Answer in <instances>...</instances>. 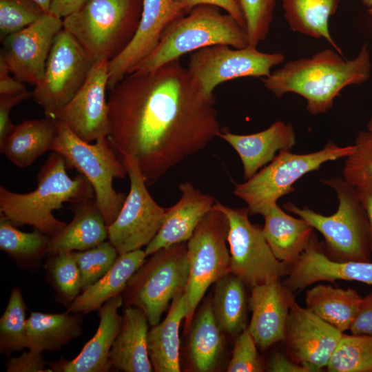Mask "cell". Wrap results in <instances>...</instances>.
<instances>
[{"instance_id":"30","label":"cell","mask_w":372,"mask_h":372,"mask_svg":"<svg viewBox=\"0 0 372 372\" xmlns=\"http://www.w3.org/2000/svg\"><path fill=\"white\" fill-rule=\"evenodd\" d=\"M83 332L79 313L32 311L27 319V347L43 353L56 351L79 338Z\"/></svg>"},{"instance_id":"29","label":"cell","mask_w":372,"mask_h":372,"mask_svg":"<svg viewBox=\"0 0 372 372\" xmlns=\"http://www.w3.org/2000/svg\"><path fill=\"white\" fill-rule=\"evenodd\" d=\"M56 132L55 121L50 117L25 121L15 125L0 143V152L14 165L27 167L51 150Z\"/></svg>"},{"instance_id":"23","label":"cell","mask_w":372,"mask_h":372,"mask_svg":"<svg viewBox=\"0 0 372 372\" xmlns=\"http://www.w3.org/2000/svg\"><path fill=\"white\" fill-rule=\"evenodd\" d=\"M218 136L238 153L242 163L245 180L270 163L278 151L291 150L296 143L293 127L282 121H277L268 128L251 134H236L221 130Z\"/></svg>"},{"instance_id":"37","label":"cell","mask_w":372,"mask_h":372,"mask_svg":"<svg viewBox=\"0 0 372 372\" xmlns=\"http://www.w3.org/2000/svg\"><path fill=\"white\" fill-rule=\"evenodd\" d=\"M50 236L35 229L30 233L21 231L1 216L0 249L21 260H35L47 254Z\"/></svg>"},{"instance_id":"52","label":"cell","mask_w":372,"mask_h":372,"mask_svg":"<svg viewBox=\"0 0 372 372\" xmlns=\"http://www.w3.org/2000/svg\"><path fill=\"white\" fill-rule=\"evenodd\" d=\"M37 3L45 13H48L50 10V6L51 0H32Z\"/></svg>"},{"instance_id":"28","label":"cell","mask_w":372,"mask_h":372,"mask_svg":"<svg viewBox=\"0 0 372 372\" xmlns=\"http://www.w3.org/2000/svg\"><path fill=\"white\" fill-rule=\"evenodd\" d=\"M187 314L183 291L172 300L165 319L148 331V353L154 371H180L179 329Z\"/></svg>"},{"instance_id":"14","label":"cell","mask_w":372,"mask_h":372,"mask_svg":"<svg viewBox=\"0 0 372 372\" xmlns=\"http://www.w3.org/2000/svg\"><path fill=\"white\" fill-rule=\"evenodd\" d=\"M94 63L63 28L56 35L44 74L32 96L48 115L66 105L85 82Z\"/></svg>"},{"instance_id":"42","label":"cell","mask_w":372,"mask_h":372,"mask_svg":"<svg viewBox=\"0 0 372 372\" xmlns=\"http://www.w3.org/2000/svg\"><path fill=\"white\" fill-rule=\"evenodd\" d=\"M354 145L355 151L346 158L343 178L355 185L372 178V138L368 132H360Z\"/></svg>"},{"instance_id":"26","label":"cell","mask_w":372,"mask_h":372,"mask_svg":"<svg viewBox=\"0 0 372 372\" xmlns=\"http://www.w3.org/2000/svg\"><path fill=\"white\" fill-rule=\"evenodd\" d=\"M147 256L141 249L118 254L111 269L83 291L70 304V313L87 314L99 310L110 299L121 294L132 275Z\"/></svg>"},{"instance_id":"25","label":"cell","mask_w":372,"mask_h":372,"mask_svg":"<svg viewBox=\"0 0 372 372\" xmlns=\"http://www.w3.org/2000/svg\"><path fill=\"white\" fill-rule=\"evenodd\" d=\"M74 217L56 234L50 236L47 254L84 251L108 238L107 226L92 198L76 203Z\"/></svg>"},{"instance_id":"47","label":"cell","mask_w":372,"mask_h":372,"mask_svg":"<svg viewBox=\"0 0 372 372\" xmlns=\"http://www.w3.org/2000/svg\"><path fill=\"white\" fill-rule=\"evenodd\" d=\"M349 330L354 335H372V291L362 298L360 310Z\"/></svg>"},{"instance_id":"6","label":"cell","mask_w":372,"mask_h":372,"mask_svg":"<svg viewBox=\"0 0 372 372\" xmlns=\"http://www.w3.org/2000/svg\"><path fill=\"white\" fill-rule=\"evenodd\" d=\"M143 0H88L63 19V28L81 45L93 63L113 59L132 41Z\"/></svg>"},{"instance_id":"50","label":"cell","mask_w":372,"mask_h":372,"mask_svg":"<svg viewBox=\"0 0 372 372\" xmlns=\"http://www.w3.org/2000/svg\"><path fill=\"white\" fill-rule=\"evenodd\" d=\"M267 371L271 372H309L303 366L287 358L280 353H273L267 364Z\"/></svg>"},{"instance_id":"3","label":"cell","mask_w":372,"mask_h":372,"mask_svg":"<svg viewBox=\"0 0 372 372\" xmlns=\"http://www.w3.org/2000/svg\"><path fill=\"white\" fill-rule=\"evenodd\" d=\"M67 163L59 154L52 152L37 174V187L29 193L12 192L0 187V211L15 225H28L52 236L66 223L57 219L53 211L65 202L77 203L93 198L92 186L81 174L70 178Z\"/></svg>"},{"instance_id":"20","label":"cell","mask_w":372,"mask_h":372,"mask_svg":"<svg viewBox=\"0 0 372 372\" xmlns=\"http://www.w3.org/2000/svg\"><path fill=\"white\" fill-rule=\"evenodd\" d=\"M293 291L280 280L252 287L249 305L252 312L247 327L257 346L264 350L284 340Z\"/></svg>"},{"instance_id":"31","label":"cell","mask_w":372,"mask_h":372,"mask_svg":"<svg viewBox=\"0 0 372 372\" xmlns=\"http://www.w3.org/2000/svg\"><path fill=\"white\" fill-rule=\"evenodd\" d=\"M362 301L355 289L327 285H318L305 296L307 309L341 332L350 329Z\"/></svg>"},{"instance_id":"40","label":"cell","mask_w":372,"mask_h":372,"mask_svg":"<svg viewBox=\"0 0 372 372\" xmlns=\"http://www.w3.org/2000/svg\"><path fill=\"white\" fill-rule=\"evenodd\" d=\"M242 12L248 47L257 48L270 30L277 0H236Z\"/></svg>"},{"instance_id":"49","label":"cell","mask_w":372,"mask_h":372,"mask_svg":"<svg viewBox=\"0 0 372 372\" xmlns=\"http://www.w3.org/2000/svg\"><path fill=\"white\" fill-rule=\"evenodd\" d=\"M355 187L368 219L370 247L372 252V178L364 180L355 185Z\"/></svg>"},{"instance_id":"22","label":"cell","mask_w":372,"mask_h":372,"mask_svg":"<svg viewBox=\"0 0 372 372\" xmlns=\"http://www.w3.org/2000/svg\"><path fill=\"white\" fill-rule=\"evenodd\" d=\"M123 303L121 294L106 302L98 310L99 324L93 337L84 345L79 355L71 360H60L52 362V371L107 372L112 368L109 355L122 323L118 311Z\"/></svg>"},{"instance_id":"18","label":"cell","mask_w":372,"mask_h":372,"mask_svg":"<svg viewBox=\"0 0 372 372\" xmlns=\"http://www.w3.org/2000/svg\"><path fill=\"white\" fill-rule=\"evenodd\" d=\"M186 14L178 0H143L141 17L132 41L108 62V90L156 49L172 21Z\"/></svg>"},{"instance_id":"13","label":"cell","mask_w":372,"mask_h":372,"mask_svg":"<svg viewBox=\"0 0 372 372\" xmlns=\"http://www.w3.org/2000/svg\"><path fill=\"white\" fill-rule=\"evenodd\" d=\"M130 178V191L116 220L107 227L108 240L118 254L147 246L159 231L166 212L149 193L136 162L121 154Z\"/></svg>"},{"instance_id":"53","label":"cell","mask_w":372,"mask_h":372,"mask_svg":"<svg viewBox=\"0 0 372 372\" xmlns=\"http://www.w3.org/2000/svg\"><path fill=\"white\" fill-rule=\"evenodd\" d=\"M367 132L369 134V135L371 136V138H372V115L369 121V122L367 123Z\"/></svg>"},{"instance_id":"46","label":"cell","mask_w":372,"mask_h":372,"mask_svg":"<svg viewBox=\"0 0 372 372\" xmlns=\"http://www.w3.org/2000/svg\"><path fill=\"white\" fill-rule=\"evenodd\" d=\"M188 13L194 7L207 4L220 8L225 12L229 14L243 27L245 28V23L242 12L236 0H178Z\"/></svg>"},{"instance_id":"12","label":"cell","mask_w":372,"mask_h":372,"mask_svg":"<svg viewBox=\"0 0 372 372\" xmlns=\"http://www.w3.org/2000/svg\"><path fill=\"white\" fill-rule=\"evenodd\" d=\"M227 45H214L189 54L187 70L198 90L207 97H215L220 84L240 77L269 76L273 67L282 63V53H267L247 47L232 49Z\"/></svg>"},{"instance_id":"21","label":"cell","mask_w":372,"mask_h":372,"mask_svg":"<svg viewBox=\"0 0 372 372\" xmlns=\"http://www.w3.org/2000/svg\"><path fill=\"white\" fill-rule=\"evenodd\" d=\"M181 196L173 206L166 208L163 223L145 249L147 256L172 245L186 242L193 235L204 216L213 208L216 200L203 194L190 183L178 186Z\"/></svg>"},{"instance_id":"8","label":"cell","mask_w":372,"mask_h":372,"mask_svg":"<svg viewBox=\"0 0 372 372\" xmlns=\"http://www.w3.org/2000/svg\"><path fill=\"white\" fill-rule=\"evenodd\" d=\"M355 145L340 147L331 140L317 152L294 154L280 150L270 163L252 177L234 185V194L247 204L249 215L262 216L285 195L293 192V184L322 164L350 156Z\"/></svg>"},{"instance_id":"27","label":"cell","mask_w":372,"mask_h":372,"mask_svg":"<svg viewBox=\"0 0 372 372\" xmlns=\"http://www.w3.org/2000/svg\"><path fill=\"white\" fill-rule=\"evenodd\" d=\"M262 234L275 256L289 266L309 243L314 229L303 218H294L276 203L263 216Z\"/></svg>"},{"instance_id":"11","label":"cell","mask_w":372,"mask_h":372,"mask_svg":"<svg viewBox=\"0 0 372 372\" xmlns=\"http://www.w3.org/2000/svg\"><path fill=\"white\" fill-rule=\"evenodd\" d=\"M214 207L228 219L230 273L251 288L287 276L289 265L275 256L262 229L251 223L247 207L231 208L217 201Z\"/></svg>"},{"instance_id":"54","label":"cell","mask_w":372,"mask_h":372,"mask_svg":"<svg viewBox=\"0 0 372 372\" xmlns=\"http://www.w3.org/2000/svg\"><path fill=\"white\" fill-rule=\"evenodd\" d=\"M362 2L364 5L370 8L372 6V0H362Z\"/></svg>"},{"instance_id":"2","label":"cell","mask_w":372,"mask_h":372,"mask_svg":"<svg viewBox=\"0 0 372 372\" xmlns=\"http://www.w3.org/2000/svg\"><path fill=\"white\" fill-rule=\"evenodd\" d=\"M371 71L370 52L365 43L351 60L325 49L311 57L288 61L261 80L277 98L287 93L301 96L306 100L307 112L316 115L329 110L344 87L367 81Z\"/></svg>"},{"instance_id":"48","label":"cell","mask_w":372,"mask_h":372,"mask_svg":"<svg viewBox=\"0 0 372 372\" xmlns=\"http://www.w3.org/2000/svg\"><path fill=\"white\" fill-rule=\"evenodd\" d=\"M5 62L0 58V96L16 95L28 92L24 83L10 74Z\"/></svg>"},{"instance_id":"10","label":"cell","mask_w":372,"mask_h":372,"mask_svg":"<svg viewBox=\"0 0 372 372\" xmlns=\"http://www.w3.org/2000/svg\"><path fill=\"white\" fill-rule=\"evenodd\" d=\"M228 231L226 215L213 207L187 241L189 274L184 291L187 308L186 333L208 288L230 273V253L226 245Z\"/></svg>"},{"instance_id":"41","label":"cell","mask_w":372,"mask_h":372,"mask_svg":"<svg viewBox=\"0 0 372 372\" xmlns=\"http://www.w3.org/2000/svg\"><path fill=\"white\" fill-rule=\"evenodd\" d=\"M44 13L32 0H0L1 40L32 24Z\"/></svg>"},{"instance_id":"36","label":"cell","mask_w":372,"mask_h":372,"mask_svg":"<svg viewBox=\"0 0 372 372\" xmlns=\"http://www.w3.org/2000/svg\"><path fill=\"white\" fill-rule=\"evenodd\" d=\"M26 306L21 290L12 289L6 309L0 318V352L20 351L27 347Z\"/></svg>"},{"instance_id":"16","label":"cell","mask_w":372,"mask_h":372,"mask_svg":"<svg viewBox=\"0 0 372 372\" xmlns=\"http://www.w3.org/2000/svg\"><path fill=\"white\" fill-rule=\"evenodd\" d=\"M108 62L101 60L94 63L85 82L75 96L63 107L45 116L63 123L87 142L107 136Z\"/></svg>"},{"instance_id":"9","label":"cell","mask_w":372,"mask_h":372,"mask_svg":"<svg viewBox=\"0 0 372 372\" xmlns=\"http://www.w3.org/2000/svg\"><path fill=\"white\" fill-rule=\"evenodd\" d=\"M188 274L187 243L159 249L129 280L122 295L123 302L141 309L149 324L154 326L172 300L185 291Z\"/></svg>"},{"instance_id":"39","label":"cell","mask_w":372,"mask_h":372,"mask_svg":"<svg viewBox=\"0 0 372 372\" xmlns=\"http://www.w3.org/2000/svg\"><path fill=\"white\" fill-rule=\"evenodd\" d=\"M72 253L81 274V291L103 276L118 256L117 250L109 240L89 249Z\"/></svg>"},{"instance_id":"4","label":"cell","mask_w":372,"mask_h":372,"mask_svg":"<svg viewBox=\"0 0 372 372\" xmlns=\"http://www.w3.org/2000/svg\"><path fill=\"white\" fill-rule=\"evenodd\" d=\"M221 10L215 6L201 4L172 21L156 49L132 72L152 71L180 59L185 54L210 45L222 44L238 49L248 47L245 28L229 14L222 13Z\"/></svg>"},{"instance_id":"19","label":"cell","mask_w":372,"mask_h":372,"mask_svg":"<svg viewBox=\"0 0 372 372\" xmlns=\"http://www.w3.org/2000/svg\"><path fill=\"white\" fill-rule=\"evenodd\" d=\"M338 280L372 285V262H340L330 258L313 233L305 249L296 261L289 266L283 283L294 292L319 281L333 282Z\"/></svg>"},{"instance_id":"51","label":"cell","mask_w":372,"mask_h":372,"mask_svg":"<svg viewBox=\"0 0 372 372\" xmlns=\"http://www.w3.org/2000/svg\"><path fill=\"white\" fill-rule=\"evenodd\" d=\"M88 0H51L48 13L61 19L79 10Z\"/></svg>"},{"instance_id":"55","label":"cell","mask_w":372,"mask_h":372,"mask_svg":"<svg viewBox=\"0 0 372 372\" xmlns=\"http://www.w3.org/2000/svg\"><path fill=\"white\" fill-rule=\"evenodd\" d=\"M368 12L369 14L372 16V6L369 8Z\"/></svg>"},{"instance_id":"1","label":"cell","mask_w":372,"mask_h":372,"mask_svg":"<svg viewBox=\"0 0 372 372\" xmlns=\"http://www.w3.org/2000/svg\"><path fill=\"white\" fill-rule=\"evenodd\" d=\"M109 91L107 138L136 162L147 186L221 131L215 97L198 90L180 59L129 74Z\"/></svg>"},{"instance_id":"33","label":"cell","mask_w":372,"mask_h":372,"mask_svg":"<svg viewBox=\"0 0 372 372\" xmlns=\"http://www.w3.org/2000/svg\"><path fill=\"white\" fill-rule=\"evenodd\" d=\"M189 331L188 349L194 369L199 372L214 371L222 355L223 342L210 302L200 309Z\"/></svg>"},{"instance_id":"15","label":"cell","mask_w":372,"mask_h":372,"mask_svg":"<svg viewBox=\"0 0 372 372\" xmlns=\"http://www.w3.org/2000/svg\"><path fill=\"white\" fill-rule=\"evenodd\" d=\"M62 29L63 19L44 13L1 40L0 58L17 79L36 86L43 76L54 39Z\"/></svg>"},{"instance_id":"32","label":"cell","mask_w":372,"mask_h":372,"mask_svg":"<svg viewBox=\"0 0 372 372\" xmlns=\"http://www.w3.org/2000/svg\"><path fill=\"white\" fill-rule=\"evenodd\" d=\"M281 1L284 17L292 31L315 39H324L343 55L329 28V21L336 12L340 0Z\"/></svg>"},{"instance_id":"44","label":"cell","mask_w":372,"mask_h":372,"mask_svg":"<svg viewBox=\"0 0 372 372\" xmlns=\"http://www.w3.org/2000/svg\"><path fill=\"white\" fill-rule=\"evenodd\" d=\"M46 365L42 353L30 349L6 362L7 372H52L51 369H45Z\"/></svg>"},{"instance_id":"35","label":"cell","mask_w":372,"mask_h":372,"mask_svg":"<svg viewBox=\"0 0 372 372\" xmlns=\"http://www.w3.org/2000/svg\"><path fill=\"white\" fill-rule=\"evenodd\" d=\"M327 369L330 372H372V335L343 334Z\"/></svg>"},{"instance_id":"43","label":"cell","mask_w":372,"mask_h":372,"mask_svg":"<svg viewBox=\"0 0 372 372\" xmlns=\"http://www.w3.org/2000/svg\"><path fill=\"white\" fill-rule=\"evenodd\" d=\"M256 347L257 344L247 327L236 338L227 371H263L264 368L259 358Z\"/></svg>"},{"instance_id":"17","label":"cell","mask_w":372,"mask_h":372,"mask_svg":"<svg viewBox=\"0 0 372 372\" xmlns=\"http://www.w3.org/2000/svg\"><path fill=\"white\" fill-rule=\"evenodd\" d=\"M342 335L296 300L291 304L284 339L287 351L293 362L309 372L327 367Z\"/></svg>"},{"instance_id":"24","label":"cell","mask_w":372,"mask_h":372,"mask_svg":"<svg viewBox=\"0 0 372 372\" xmlns=\"http://www.w3.org/2000/svg\"><path fill=\"white\" fill-rule=\"evenodd\" d=\"M148 324L139 308L127 306L124 309L121 329L109 355L112 369L125 372L154 371L147 347Z\"/></svg>"},{"instance_id":"5","label":"cell","mask_w":372,"mask_h":372,"mask_svg":"<svg viewBox=\"0 0 372 372\" xmlns=\"http://www.w3.org/2000/svg\"><path fill=\"white\" fill-rule=\"evenodd\" d=\"M321 182L337 194L339 203L335 213L327 216L290 202L283 207L305 220L323 236L330 258L340 262L371 261L369 222L355 185L338 177Z\"/></svg>"},{"instance_id":"7","label":"cell","mask_w":372,"mask_h":372,"mask_svg":"<svg viewBox=\"0 0 372 372\" xmlns=\"http://www.w3.org/2000/svg\"><path fill=\"white\" fill-rule=\"evenodd\" d=\"M54 121L57 132L51 151L61 155L67 166L75 168L90 182L96 204L109 227L116 220L126 198L124 194L118 193L112 184L114 178L127 175L121 158L116 156L107 136L92 144L78 137L63 123Z\"/></svg>"},{"instance_id":"45","label":"cell","mask_w":372,"mask_h":372,"mask_svg":"<svg viewBox=\"0 0 372 372\" xmlns=\"http://www.w3.org/2000/svg\"><path fill=\"white\" fill-rule=\"evenodd\" d=\"M32 95V92H27L16 95L0 96V143L4 140L15 126L10 118L12 108Z\"/></svg>"},{"instance_id":"34","label":"cell","mask_w":372,"mask_h":372,"mask_svg":"<svg viewBox=\"0 0 372 372\" xmlns=\"http://www.w3.org/2000/svg\"><path fill=\"white\" fill-rule=\"evenodd\" d=\"M245 285L242 280L230 273L215 283L211 303L215 320L222 332L236 335L247 328Z\"/></svg>"},{"instance_id":"38","label":"cell","mask_w":372,"mask_h":372,"mask_svg":"<svg viewBox=\"0 0 372 372\" xmlns=\"http://www.w3.org/2000/svg\"><path fill=\"white\" fill-rule=\"evenodd\" d=\"M45 267L59 298L67 305L72 302L81 291V278L72 251H61L50 255Z\"/></svg>"}]
</instances>
